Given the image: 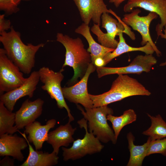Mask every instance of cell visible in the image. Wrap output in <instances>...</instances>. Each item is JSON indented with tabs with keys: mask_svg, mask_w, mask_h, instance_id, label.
Listing matches in <instances>:
<instances>
[{
	"mask_svg": "<svg viewBox=\"0 0 166 166\" xmlns=\"http://www.w3.org/2000/svg\"><path fill=\"white\" fill-rule=\"evenodd\" d=\"M161 154L166 156V137L151 141L147 148L146 156L152 154Z\"/></svg>",
	"mask_w": 166,
	"mask_h": 166,
	"instance_id": "obj_26",
	"label": "cell"
},
{
	"mask_svg": "<svg viewBox=\"0 0 166 166\" xmlns=\"http://www.w3.org/2000/svg\"><path fill=\"white\" fill-rule=\"evenodd\" d=\"M97 67L92 62L81 80L69 87L62 88L65 98L69 102L80 104L85 108L93 107V102L90 99L87 89L88 79L90 75L96 69Z\"/></svg>",
	"mask_w": 166,
	"mask_h": 166,
	"instance_id": "obj_11",
	"label": "cell"
},
{
	"mask_svg": "<svg viewBox=\"0 0 166 166\" xmlns=\"http://www.w3.org/2000/svg\"><path fill=\"white\" fill-rule=\"evenodd\" d=\"M76 6L83 23L89 25L91 20L100 26L101 16L105 13H111L103 0H73Z\"/></svg>",
	"mask_w": 166,
	"mask_h": 166,
	"instance_id": "obj_13",
	"label": "cell"
},
{
	"mask_svg": "<svg viewBox=\"0 0 166 166\" xmlns=\"http://www.w3.org/2000/svg\"><path fill=\"white\" fill-rule=\"evenodd\" d=\"M125 0H109V2L113 3L116 7H118L122 2Z\"/></svg>",
	"mask_w": 166,
	"mask_h": 166,
	"instance_id": "obj_32",
	"label": "cell"
},
{
	"mask_svg": "<svg viewBox=\"0 0 166 166\" xmlns=\"http://www.w3.org/2000/svg\"><path fill=\"white\" fill-rule=\"evenodd\" d=\"M25 138L17 134L5 133L0 135V156H10L13 158L22 161L24 156L21 151L28 146Z\"/></svg>",
	"mask_w": 166,
	"mask_h": 166,
	"instance_id": "obj_16",
	"label": "cell"
},
{
	"mask_svg": "<svg viewBox=\"0 0 166 166\" xmlns=\"http://www.w3.org/2000/svg\"><path fill=\"white\" fill-rule=\"evenodd\" d=\"M18 132L26 139L29 148V154L26 160L20 166H52L58 163L59 157L57 155L52 152H43L35 150L30 144L26 134Z\"/></svg>",
	"mask_w": 166,
	"mask_h": 166,
	"instance_id": "obj_19",
	"label": "cell"
},
{
	"mask_svg": "<svg viewBox=\"0 0 166 166\" xmlns=\"http://www.w3.org/2000/svg\"><path fill=\"white\" fill-rule=\"evenodd\" d=\"M70 123L68 122L64 125H61L48 134L46 142L52 145L53 152L57 155L60 147H68L74 141L73 136L77 129L73 128Z\"/></svg>",
	"mask_w": 166,
	"mask_h": 166,
	"instance_id": "obj_18",
	"label": "cell"
},
{
	"mask_svg": "<svg viewBox=\"0 0 166 166\" xmlns=\"http://www.w3.org/2000/svg\"><path fill=\"white\" fill-rule=\"evenodd\" d=\"M130 157L127 166H141L145 157L149 144L151 140L149 136L147 142L141 145H136L134 144L135 137L130 132L127 135Z\"/></svg>",
	"mask_w": 166,
	"mask_h": 166,
	"instance_id": "obj_22",
	"label": "cell"
},
{
	"mask_svg": "<svg viewBox=\"0 0 166 166\" xmlns=\"http://www.w3.org/2000/svg\"><path fill=\"white\" fill-rule=\"evenodd\" d=\"M64 70L62 68L59 71L55 72L49 67L43 66L38 71L40 80L43 84L41 86L42 89L46 91L51 98L55 100L58 108L66 109L69 117L68 122H71L74 120V118L65 101L61 86V82L64 77L62 73Z\"/></svg>",
	"mask_w": 166,
	"mask_h": 166,
	"instance_id": "obj_7",
	"label": "cell"
},
{
	"mask_svg": "<svg viewBox=\"0 0 166 166\" xmlns=\"http://www.w3.org/2000/svg\"><path fill=\"white\" fill-rule=\"evenodd\" d=\"M30 0H23V1H30Z\"/></svg>",
	"mask_w": 166,
	"mask_h": 166,
	"instance_id": "obj_33",
	"label": "cell"
},
{
	"mask_svg": "<svg viewBox=\"0 0 166 166\" xmlns=\"http://www.w3.org/2000/svg\"><path fill=\"white\" fill-rule=\"evenodd\" d=\"M23 0H0V10L7 16L15 14L19 11L18 6Z\"/></svg>",
	"mask_w": 166,
	"mask_h": 166,
	"instance_id": "obj_27",
	"label": "cell"
},
{
	"mask_svg": "<svg viewBox=\"0 0 166 166\" xmlns=\"http://www.w3.org/2000/svg\"><path fill=\"white\" fill-rule=\"evenodd\" d=\"M16 113L9 110L0 101V135L6 133L13 134L18 132L14 125L15 122Z\"/></svg>",
	"mask_w": 166,
	"mask_h": 166,
	"instance_id": "obj_23",
	"label": "cell"
},
{
	"mask_svg": "<svg viewBox=\"0 0 166 166\" xmlns=\"http://www.w3.org/2000/svg\"><path fill=\"white\" fill-rule=\"evenodd\" d=\"M6 55L3 48L0 49V95L13 90L23 84L27 78Z\"/></svg>",
	"mask_w": 166,
	"mask_h": 166,
	"instance_id": "obj_8",
	"label": "cell"
},
{
	"mask_svg": "<svg viewBox=\"0 0 166 166\" xmlns=\"http://www.w3.org/2000/svg\"><path fill=\"white\" fill-rule=\"evenodd\" d=\"M56 41L61 43L65 49V58L62 68L68 66L72 67L74 75L69 84L73 85L82 78L92 62L90 53L84 48L81 39L77 37L73 38L69 36L58 33Z\"/></svg>",
	"mask_w": 166,
	"mask_h": 166,
	"instance_id": "obj_3",
	"label": "cell"
},
{
	"mask_svg": "<svg viewBox=\"0 0 166 166\" xmlns=\"http://www.w3.org/2000/svg\"><path fill=\"white\" fill-rule=\"evenodd\" d=\"M136 118L135 112L131 109L124 111L123 114L120 116H114L113 114H109L107 116L108 120L112 124L115 136L117 140L122 128L127 125L135 121Z\"/></svg>",
	"mask_w": 166,
	"mask_h": 166,
	"instance_id": "obj_24",
	"label": "cell"
},
{
	"mask_svg": "<svg viewBox=\"0 0 166 166\" xmlns=\"http://www.w3.org/2000/svg\"><path fill=\"white\" fill-rule=\"evenodd\" d=\"M139 7L156 14L160 16L161 23L156 27L158 37L166 26V0H128L124 5V12H131L135 8Z\"/></svg>",
	"mask_w": 166,
	"mask_h": 166,
	"instance_id": "obj_14",
	"label": "cell"
},
{
	"mask_svg": "<svg viewBox=\"0 0 166 166\" xmlns=\"http://www.w3.org/2000/svg\"><path fill=\"white\" fill-rule=\"evenodd\" d=\"M125 32L121 31L118 33L119 41L117 47L112 52L107 54L103 58L105 62V65L113 59L124 53L134 51H140L147 54H152L155 52L151 44L148 42L144 45L139 47L131 46L126 42L123 33Z\"/></svg>",
	"mask_w": 166,
	"mask_h": 166,
	"instance_id": "obj_21",
	"label": "cell"
},
{
	"mask_svg": "<svg viewBox=\"0 0 166 166\" xmlns=\"http://www.w3.org/2000/svg\"><path fill=\"white\" fill-rule=\"evenodd\" d=\"M90 29L88 25L83 23L75 29V32L82 35L86 40L89 45L87 50L90 53L92 63L94 64L96 58H103L107 54L112 52L115 49L105 47L97 42L92 37Z\"/></svg>",
	"mask_w": 166,
	"mask_h": 166,
	"instance_id": "obj_20",
	"label": "cell"
},
{
	"mask_svg": "<svg viewBox=\"0 0 166 166\" xmlns=\"http://www.w3.org/2000/svg\"><path fill=\"white\" fill-rule=\"evenodd\" d=\"M163 30L164 31V33H160L159 36H159H160L162 38L165 39L166 40V26H165V29H163ZM166 65V59L165 60V61L164 62L161 63L160 65V66H164Z\"/></svg>",
	"mask_w": 166,
	"mask_h": 166,
	"instance_id": "obj_31",
	"label": "cell"
},
{
	"mask_svg": "<svg viewBox=\"0 0 166 166\" xmlns=\"http://www.w3.org/2000/svg\"><path fill=\"white\" fill-rule=\"evenodd\" d=\"M9 156H6L0 161V166L14 165V160L13 159L10 158Z\"/></svg>",
	"mask_w": 166,
	"mask_h": 166,
	"instance_id": "obj_29",
	"label": "cell"
},
{
	"mask_svg": "<svg viewBox=\"0 0 166 166\" xmlns=\"http://www.w3.org/2000/svg\"><path fill=\"white\" fill-rule=\"evenodd\" d=\"M118 20L113 18L108 13H105L101 16V27L105 29L106 33H103L100 26L94 23L91 30L97 37L98 42L102 45L106 47L115 49L118 41L115 39L116 36L121 31L125 32L133 40L136 39L135 35L131 31L128 26L125 24L114 12L113 14Z\"/></svg>",
	"mask_w": 166,
	"mask_h": 166,
	"instance_id": "obj_5",
	"label": "cell"
},
{
	"mask_svg": "<svg viewBox=\"0 0 166 166\" xmlns=\"http://www.w3.org/2000/svg\"><path fill=\"white\" fill-rule=\"evenodd\" d=\"M39 81L38 71H33L22 85L0 95V101L9 110L12 112L17 101L19 99L26 96L29 98L33 97Z\"/></svg>",
	"mask_w": 166,
	"mask_h": 166,
	"instance_id": "obj_12",
	"label": "cell"
},
{
	"mask_svg": "<svg viewBox=\"0 0 166 166\" xmlns=\"http://www.w3.org/2000/svg\"><path fill=\"white\" fill-rule=\"evenodd\" d=\"M44 101L38 98L33 101L27 99L16 113L15 126L18 129L24 128L34 122L42 114Z\"/></svg>",
	"mask_w": 166,
	"mask_h": 166,
	"instance_id": "obj_15",
	"label": "cell"
},
{
	"mask_svg": "<svg viewBox=\"0 0 166 166\" xmlns=\"http://www.w3.org/2000/svg\"><path fill=\"white\" fill-rule=\"evenodd\" d=\"M157 60L152 54L138 55L127 66L121 67H97L96 71L99 78L112 74H136L143 72H149Z\"/></svg>",
	"mask_w": 166,
	"mask_h": 166,
	"instance_id": "obj_10",
	"label": "cell"
},
{
	"mask_svg": "<svg viewBox=\"0 0 166 166\" xmlns=\"http://www.w3.org/2000/svg\"><path fill=\"white\" fill-rule=\"evenodd\" d=\"M9 32L0 33V42L8 58L23 73L28 74L35 66L36 53L45 44H25L21 39L19 32L16 31L12 26Z\"/></svg>",
	"mask_w": 166,
	"mask_h": 166,
	"instance_id": "obj_1",
	"label": "cell"
},
{
	"mask_svg": "<svg viewBox=\"0 0 166 166\" xmlns=\"http://www.w3.org/2000/svg\"><path fill=\"white\" fill-rule=\"evenodd\" d=\"M5 14L0 15V33L10 29L11 27L10 21L5 18Z\"/></svg>",
	"mask_w": 166,
	"mask_h": 166,
	"instance_id": "obj_28",
	"label": "cell"
},
{
	"mask_svg": "<svg viewBox=\"0 0 166 166\" xmlns=\"http://www.w3.org/2000/svg\"><path fill=\"white\" fill-rule=\"evenodd\" d=\"M151 93L137 80L124 74H118L110 89L102 94H89L93 107L107 105L127 97L133 96H149Z\"/></svg>",
	"mask_w": 166,
	"mask_h": 166,
	"instance_id": "obj_2",
	"label": "cell"
},
{
	"mask_svg": "<svg viewBox=\"0 0 166 166\" xmlns=\"http://www.w3.org/2000/svg\"><path fill=\"white\" fill-rule=\"evenodd\" d=\"M77 108L81 111L84 118L88 121L89 132L92 133L99 140L103 143L111 141L116 144L114 131L107 122V116L113 114V110L107 105L92 108H85V111L80 106Z\"/></svg>",
	"mask_w": 166,
	"mask_h": 166,
	"instance_id": "obj_4",
	"label": "cell"
},
{
	"mask_svg": "<svg viewBox=\"0 0 166 166\" xmlns=\"http://www.w3.org/2000/svg\"><path fill=\"white\" fill-rule=\"evenodd\" d=\"M94 64L97 67H101L105 66V62L103 58L98 57L95 60Z\"/></svg>",
	"mask_w": 166,
	"mask_h": 166,
	"instance_id": "obj_30",
	"label": "cell"
},
{
	"mask_svg": "<svg viewBox=\"0 0 166 166\" xmlns=\"http://www.w3.org/2000/svg\"><path fill=\"white\" fill-rule=\"evenodd\" d=\"M141 11L139 9L133 10L130 13L124 14L122 21L125 24L130 26L133 30L140 33L142 37L141 42L142 45L144 46L149 42L157 56H160L161 54V52L153 42L149 30L151 22L158 17V15L155 13L150 12L147 16L141 17L139 15Z\"/></svg>",
	"mask_w": 166,
	"mask_h": 166,
	"instance_id": "obj_9",
	"label": "cell"
},
{
	"mask_svg": "<svg viewBox=\"0 0 166 166\" xmlns=\"http://www.w3.org/2000/svg\"><path fill=\"white\" fill-rule=\"evenodd\" d=\"M151 121L150 127L144 131L142 134L149 136L152 140L166 137V122L160 114L156 116L147 113Z\"/></svg>",
	"mask_w": 166,
	"mask_h": 166,
	"instance_id": "obj_25",
	"label": "cell"
},
{
	"mask_svg": "<svg viewBox=\"0 0 166 166\" xmlns=\"http://www.w3.org/2000/svg\"><path fill=\"white\" fill-rule=\"evenodd\" d=\"M80 128H83L85 134L82 139H78L73 142L69 148L63 147L62 156L65 161L75 160L87 155L100 152L104 147L101 141L92 133L88 130L87 121L84 118L77 122Z\"/></svg>",
	"mask_w": 166,
	"mask_h": 166,
	"instance_id": "obj_6",
	"label": "cell"
},
{
	"mask_svg": "<svg viewBox=\"0 0 166 166\" xmlns=\"http://www.w3.org/2000/svg\"><path fill=\"white\" fill-rule=\"evenodd\" d=\"M56 122V120L53 119L42 125L40 122L34 121L25 127L24 133L28 135L27 139L34 145L36 150L42 148L43 143L47 140L49 130L54 127Z\"/></svg>",
	"mask_w": 166,
	"mask_h": 166,
	"instance_id": "obj_17",
	"label": "cell"
}]
</instances>
